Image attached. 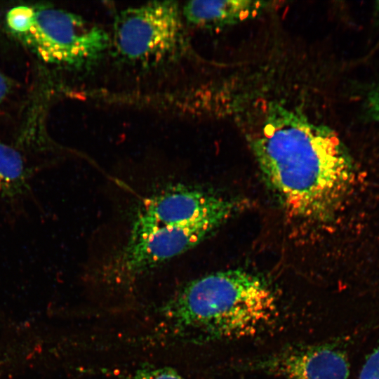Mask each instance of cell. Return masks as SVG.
I'll list each match as a JSON object with an SVG mask.
<instances>
[{
    "instance_id": "obj_1",
    "label": "cell",
    "mask_w": 379,
    "mask_h": 379,
    "mask_svg": "<svg viewBox=\"0 0 379 379\" xmlns=\"http://www.w3.org/2000/svg\"><path fill=\"white\" fill-rule=\"evenodd\" d=\"M252 146L270 186L297 216H331L353 185V164L337 133L300 112L270 107Z\"/></svg>"
},
{
    "instance_id": "obj_2",
    "label": "cell",
    "mask_w": 379,
    "mask_h": 379,
    "mask_svg": "<svg viewBox=\"0 0 379 379\" xmlns=\"http://www.w3.org/2000/svg\"><path fill=\"white\" fill-rule=\"evenodd\" d=\"M160 314L177 337L237 339L253 336L274 322L278 303L263 278L233 270L186 284L164 304Z\"/></svg>"
},
{
    "instance_id": "obj_3",
    "label": "cell",
    "mask_w": 379,
    "mask_h": 379,
    "mask_svg": "<svg viewBox=\"0 0 379 379\" xmlns=\"http://www.w3.org/2000/svg\"><path fill=\"white\" fill-rule=\"evenodd\" d=\"M10 33L44 62L78 68L100 58L108 34L73 13L47 6L19 5L6 14Z\"/></svg>"
},
{
    "instance_id": "obj_4",
    "label": "cell",
    "mask_w": 379,
    "mask_h": 379,
    "mask_svg": "<svg viewBox=\"0 0 379 379\" xmlns=\"http://www.w3.org/2000/svg\"><path fill=\"white\" fill-rule=\"evenodd\" d=\"M180 7L175 1H152L121 11L114 22L113 44L124 59L157 64L178 50L183 39Z\"/></svg>"
},
{
    "instance_id": "obj_5",
    "label": "cell",
    "mask_w": 379,
    "mask_h": 379,
    "mask_svg": "<svg viewBox=\"0 0 379 379\" xmlns=\"http://www.w3.org/2000/svg\"><path fill=\"white\" fill-rule=\"evenodd\" d=\"M222 223L208 221L190 226H168L129 234L101 270L107 284L129 288L154 267L197 246Z\"/></svg>"
},
{
    "instance_id": "obj_6",
    "label": "cell",
    "mask_w": 379,
    "mask_h": 379,
    "mask_svg": "<svg viewBox=\"0 0 379 379\" xmlns=\"http://www.w3.org/2000/svg\"><path fill=\"white\" fill-rule=\"evenodd\" d=\"M238 208L234 201L206 190L178 185L145 199L135 216L130 234L208 221L224 223Z\"/></svg>"
},
{
    "instance_id": "obj_7",
    "label": "cell",
    "mask_w": 379,
    "mask_h": 379,
    "mask_svg": "<svg viewBox=\"0 0 379 379\" xmlns=\"http://www.w3.org/2000/svg\"><path fill=\"white\" fill-rule=\"evenodd\" d=\"M255 366L284 379H347L350 371L345 352L331 345L286 350Z\"/></svg>"
},
{
    "instance_id": "obj_8",
    "label": "cell",
    "mask_w": 379,
    "mask_h": 379,
    "mask_svg": "<svg viewBox=\"0 0 379 379\" xmlns=\"http://www.w3.org/2000/svg\"><path fill=\"white\" fill-rule=\"evenodd\" d=\"M267 2L247 0L191 1L186 3L182 14L191 25L218 28L234 25L261 13Z\"/></svg>"
},
{
    "instance_id": "obj_9",
    "label": "cell",
    "mask_w": 379,
    "mask_h": 379,
    "mask_svg": "<svg viewBox=\"0 0 379 379\" xmlns=\"http://www.w3.org/2000/svg\"><path fill=\"white\" fill-rule=\"evenodd\" d=\"M31 171L22 154L0 142V199L15 201L30 191Z\"/></svg>"
},
{
    "instance_id": "obj_10",
    "label": "cell",
    "mask_w": 379,
    "mask_h": 379,
    "mask_svg": "<svg viewBox=\"0 0 379 379\" xmlns=\"http://www.w3.org/2000/svg\"><path fill=\"white\" fill-rule=\"evenodd\" d=\"M133 379H186L175 369L166 366H145L138 369Z\"/></svg>"
},
{
    "instance_id": "obj_11",
    "label": "cell",
    "mask_w": 379,
    "mask_h": 379,
    "mask_svg": "<svg viewBox=\"0 0 379 379\" xmlns=\"http://www.w3.org/2000/svg\"><path fill=\"white\" fill-rule=\"evenodd\" d=\"M359 379H379V347L366 359Z\"/></svg>"
},
{
    "instance_id": "obj_12",
    "label": "cell",
    "mask_w": 379,
    "mask_h": 379,
    "mask_svg": "<svg viewBox=\"0 0 379 379\" xmlns=\"http://www.w3.org/2000/svg\"><path fill=\"white\" fill-rule=\"evenodd\" d=\"M366 109L369 116L379 121V84L373 87L368 94Z\"/></svg>"
},
{
    "instance_id": "obj_13",
    "label": "cell",
    "mask_w": 379,
    "mask_h": 379,
    "mask_svg": "<svg viewBox=\"0 0 379 379\" xmlns=\"http://www.w3.org/2000/svg\"><path fill=\"white\" fill-rule=\"evenodd\" d=\"M13 88V81L0 71V107L10 95Z\"/></svg>"
},
{
    "instance_id": "obj_14",
    "label": "cell",
    "mask_w": 379,
    "mask_h": 379,
    "mask_svg": "<svg viewBox=\"0 0 379 379\" xmlns=\"http://www.w3.org/2000/svg\"><path fill=\"white\" fill-rule=\"evenodd\" d=\"M376 10L379 12V1L376 2Z\"/></svg>"
}]
</instances>
